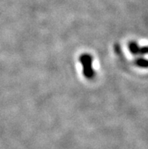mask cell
Listing matches in <instances>:
<instances>
[{
    "label": "cell",
    "mask_w": 148,
    "mask_h": 149,
    "mask_svg": "<svg viewBox=\"0 0 148 149\" xmlns=\"http://www.w3.org/2000/svg\"><path fill=\"white\" fill-rule=\"evenodd\" d=\"M79 62L83 65V75L85 78L91 79L94 77V70L92 67L93 58L89 54H83L79 57Z\"/></svg>",
    "instance_id": "cell-1"
},
{
    "label": "cell",
    "mask_w": 148,
    "mask_h": 149,
    "mask_svg": "<svg viewBox=\"0 0 148 149\" xmlns=\"http://www.w3.org/2000/svg\"><path fill=\"white\" fill-rule=\"evenodd\" d=\"M129 49L133 55H145L147 53V46L140 47L135 42H131L129 43Z\"/></svg>",
    "instance_id": "cell-2"
},
{
    "label": "cell",
    "mask_w": 148,
    "mask_h": 149,
    "mask_svg": "<svg viewBox=\"0 0 148 149\" xmlns=\"http://www.w3.org/2000/svg\"><path fill=\"white\" fill-rule=\"evenodd\" d=\"M135 64L141 68H147V61L145 58H138L135 61Z\"/></svg>",
    "instance_id": "cell-3"
}]
</instances>
